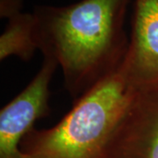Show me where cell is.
Segmentation results:
<instances>
[{
	"mask_svg": "<svg viewBox=\"0 0 158 158\" xmlns=\"http://www.w3.org/2000/svg\"><path fill=\"white\" fill-rule=\"evenodd\" d=\"M129 4L81 0L65 6H35L38 49L57 62L75 100L121 66L129 43L125 30Z\"/></svg>",
	"mask_w": 158,
	"mask_h": 158,
	"instance_id": "obj_1",
	"label": "cell"
},
{
	"mask_svg": "<svg viewBox=\"0 0 158 158\" xmlns=\"http://www.w3.org/2000/svg\"><path fill=\"white\" fill-rule=\"evenodd\" d=\"M57 62L44 57L42 65L24 90L0 111V158H23L20 143L36 120L49 113V85Z\"/></svg>",
	"mask_w": 158,
	"mask_h": 158,
	"instance_id": "obj_3",
	"label": "cell"
},
{
	"mask_svg": "<svg viewBox=\"0 0 158 158\" xmlns=\"http://www.w3.org/2000/svg\"><path fill=\"white\" fill-rule=\"evenodd\" d=\"M112 158H158V89L138 91L116 133Z\"/></svg>",
	"mask_w": 158,
	"mask_h": 158,
	"instance_id": "obj_5",
	"label": "cell"
},
{
	"mask_svg": "<svg viewBox=\"0 0 158 158\" xmlns=\"http://www.w3.org/2000/svg\"><path fill=\"white\" fill-rule=\"evenodd\" d=\"M122 67L138 91L158 89V0H134L132 29Z\"/></svg>",
	"mask_w": 158,
	"mask_h": 158,
	"instance_id": "obj_4",
	"label": "cell"
},
{
	"mask_svg": "<svg viewBox=\"0 0 158 158\" xmlns=\"http://www.w3.org/2000/svg\"><path fill=\"white\" fill-rule=\"evenodd\" d=\"M137 93L121 64L75 100L56 126L29 132L19 147L23 158H112L116 133Z\"/></svg>",
	"mask_w": 158,
	"mask_h": 158,
	"instance_id": "obj_2",
	"label": "cell"
},
{
	"mask_svg": "<svg viewBox=\"0 0 158 158\" xmlns=\"http://www.w3.org/2000/svg\"><path fill=\"white\" fill-rule=\"evenodd\" d=\"M23 0H0V17L10 19L21 12Z\"/></svg>",
	"mask_w": 158,
	"mask_h": 158,
	"instance_id": "obj_7",
	"label": "cell"
},
{
	"mask_svg": "<svg viewBox=\"0 0 158 158\" xmlns=\"http://www.w3.org/2000/svg\"><path fill=\"white\" fill-rule=\"evenodd\" d=\"M38 49L33 12H19L8 19L5 31L0 36V60L15 56L29 61Z\"/></svg>",
	"mask_w": 158,
	"mask_h": 158,
	"instance_id": "obj_6",
	"label": "cell"
}]
</instances>
